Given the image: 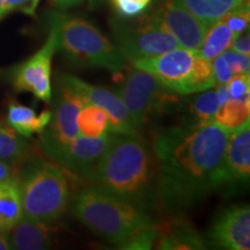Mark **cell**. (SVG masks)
I'll return each instance as SVG.
<instances>
[{"label":"cell","mask_w":250,"mask_h":250,"mask_svg":"<svg viewBox=\"0 0 250 250\" xmlns=\"http://www.w3.org/2000/svg\"><path fill=\"white\" fill-rule=\"evenodd\" d=\"M229 131L214 123L176 125L156 136V195L169 211L190 208L226 183L224 155Z\"/></svg>","instance_id":"6da1fadb"},{"label":"cell","mask_w":250,"mask_h":250,"mask_svg":"<svg viewBox=\"0 0 250 250\" xmlns=\"http://www.w3.org/2000/svg\"><path fill=\"white\" fill-rule=\"evenodd\" d=\"M92 182L105 192L145 210L158 197L151 153L138 134L111 133L110 144Z\"/></svg>","instance_id":"7a4b0ae2"},{"label":"cell","mask_w":250,"mask_h":250,"mask_svg":"<svg viewBox=\"0 0 250 250\" xmlns=\"http://www.w3.org/2000/svg\"><path fill=\"white\" fill-rule=\"evenodd\" d=\"M71 211L94 234L124 249L137 234L154 226L147 210L112 196L96 186L79 190Z\"/></svg>","instance_id":"3957f363"},{"label":"cell","mask_w":250,"mask_h":250,"mask_svg":"<svg viewBox=\"0 0 250 250\" xmlns=\"http://www.w3.org/2000/svg\"><path fill=\"white\" fill-rule=\"evenodd\" d=\"M19 187L23 217L30 220L55 223L70 204L67 171L55 161L30 156L20 165Z\"/></svg>","instance_id":"277c9868"},{"label":"cell","mask_w":250,"mask_h":250,"mask_svg":"<svg viewBox=\"0 0 250 250\" xmlns=\"http://www.w3.org/2000/svg\"><path fill=\"white\" fill-rule=\"evenodd\" d=\"M50 22L57 30L58 48L78 66L104 68L114 76L127 68L117 46L86 19L54 14Z\"/></svg>","instance_id":"5b68a950"},{"label":"cell","mask_w":250,"mask_h":250,"mask_svg":"<svg viewBox=\"0 0 250 250\" xmlns=\"http://www.w3.org/2000/svg\"><path fill=\"white\" fill-rule=\"evenodd\" d=\"M116 93L129 111L138 132L152 121L153 116L175 101L174 93L158 78L137 67L129 71Z\"/></svg>","instance_id":"8992f818"},{"label":"cell","mask_w":250,"mask_h":250,"mask_svg":"<svg viewBox=\"0 0 250 250\" xmlns=\"http://www.w3.org/2000/svg\"><path fill=\"white\" fill-rule=\"evenodd\" d=\"M111 29L115 45L127 62L153 57L181 46L169 31L156 23L149 15L140 19L136 24L114 20Z\"/></svg>","instance_id":"52a82bcc"},{"label":"cell","mask_w":250,"mask_h":250,"mask_svg":"<svg viewBox=\"0 0 250 250\" xmlns=\"http://www.w3.org/2000/svg\"><path fill=\"white\" fill-rule=\"evenodd\" d=\"M110 139L111 133L102 137L79 134L66 144L40 143V147L43 154L71 175L92 182Z\"/></svg>","instance_id":"ba28073f"},{"label":"cell","mask_w":250,"mask_h":250,"mask_svg":"<svg viewBox=\"0 0 250 250\" xmlns=\"http://www.w3.org/2000/svg\"><path fill=\"white\" fill-rule=\"evenodd\" d=\"M198 51L182 46L153 57L133 61V67L147 71L158 78L170 92L189 95L192 68Z\"/></svg>","instance_id":"9c48e42d"},{"label":"cell","mask_w":250,"mask_h":250,"mask_svg":"<svg viewBox=\"0 0 250 250\" xmlns=\"http://www.w3.org/2000/svg\"><path fill=\"white\" fill-rule=\"evenodd\" d=\"M58 49L56 27L50 22L45 43L36 54L23 62L13 72V85L18 92H30L44 102L51 100V62Z\"/></svg>","instance_id":"30bf717a"},{"label":"cell","mask_w":250,"mask_h":250,"mask_svg":"<svg viewBox=\"0 0 250 250\" xmlns=\"http://www.w3.org/2000/svg\"><path fill=\"white\" fill-rule=\"evenodd\" d=\"M57 81L76 93L85 104H94L107 112L110 133L138 134L131 121L129 111L116 90L94 86L71 74L61 76Z\"/></svg>","instance_id":"8fae6325"},{"label":"cell","mask_w":250,"mask_h":250,"mask_svg":"<svg viewBox=\"0 0 250 250\" xmlns=\"http://www.w3.org/2000/svg\"><path fill=\"white\" fill-rule=\"evenodd\" d=\"M149 17L169 31L182 48L193 51L201 48L210 27L184 7L180 0H160L154 13Z\"/></svg>","instance_id":"7c38bea8"},{"label":"cell","mask_w":250,"mask_h":250,"mask_svg":"<svg viewBox=\"0 0 250 250\" xmlns=\"http://www.w3.org/2000/svg\"><path fill=\"white\" fill-rule=\"evenodd\" d=\"M85 102L76 93L57 81L55 112L51 121L42 132L40 143L66 144L79 136L77 118Z\"/></svg>","instance_id":"4fadbf2b"},{"label":"cell","mask_w":250,"mask_h":250,"mask_svg":"<svg viewBox=\"0 0 250 250\" xmlns=\"http://www.w3.org/2000/svg\"><path fill=\"white\" fill-rule=\"evenodd\" d=\"M208 240L217 247L229 250L250 249V210L236 205L225 210L212 225Z\"/></svg>","instance_id":"5bb4252c"},{"label":"cell","mask_w":250,"mask_h":250,"mask_svg":"<svg viewBox=\"0 0 250 250\" xmlns=\"http://www.w3.org/2000/svg\"><path fill=\"white\" fill-rule=\"evenodd\" d=\"M226 183H248L250 176V122L230 131L224 155Z\"/></svg>","instance_id":"9a60e30c"},{"label":"cell","mask_w":250,"mask_h":250,"mask_svg":"<svg viewBox=\"0 0 250 250\" xmlns=\"http://www.w3.org/2000/svg\"><path fill=\"white\" fill-rule=\"evenodd\" d=\"M50 224L22 217L8 230L12 249L42 250L52 246Z\"/></svg>","instance_id":"2e32d148"},{"label":"cell","mask_w":250,"mask_h":250,"mask_svg":"<svg viewBox=\"0 0 250 250\" xmlns=\"http://www.w3.org/2000/svg\"><path fill=\"white\" fill-rule=\"evenodd\" d=\"M156 240L154 245L159 249L189 250L204 249V239L189 224L184 221H168L164 226H156Z\"/></svg>","instance_id":"e0dca14e"},{"label":"cell","mask_w":250,"mask_h":250,"mask_svg":"<svg viewBox=\"0 0 250 250\" xmlns=\"http://www.w3.org/2000/svg\"><path fill=\"white\" fill-rule=\"evenodd\" d=\"M52 111L46 109L37 115L34 109L11 101L7 107V123L13 129L28 138L34 133H42L51 121Z\"/></svg>","instance_id":"ac0fdd59"},{"label":"cell","mask_w":250,"mask_h":250,"mask_svg":"<svg viewBox=\"0 0 250 250\" xmlns=\"http://www.w3.org/2000/svg\"><path fill=\"white\" fill-rule=\"evenodd\" d=\"M33 153L30 144L23 136L18 133L8 123L0 120V160L9 164L21 165Z\"/></svg>","instance_id":"d6986e66"},{"label":"cell","mask_w":250,"mask_h":250,"mask_svg":"<svg viewBox=\"0 0 250 250\" xmlns=\"http://www.w3.org/2000/svg\"><path fill=\"white\" fill-rule=\"evenodd\" d=\"M22 217L19 181L0 182V230L8 232Z\"/></svg>","instance_id":"ffe728a7"},{"label":"cell","mask_w":250,"mask_h":250,"mask_svg":"<svg viewBox=\"0 0 250 250\" xmlns=\"http://www.w3.org/2000/svg\"><path fill=\"white\" fill-rule=\"evenodd\" d=\"M186 8L211 26L234 9L248 4V0H180Z\"/></svg>","instance_id":"44dd1931"},{"label":"cell","mask_w":250,"mask_h":250,"mask_svg":"<svg viewBox=\"0 0 250 250\" xmlns=\"http://www.w3.org/2000/svg\"><path fill=\"white\" fill-rule=\"evenodd\" d=\"M235 37L236 35L229 29L224 19H220L208 28L198 54L212 62L230 48Z\"/></svg>","instance_id":"7402d4cb"},{"label":"cell","mask_w":250,"mask_h":250,"mask_svg":"<svg viewBox=\"0 0 250 250\" xmlns=\"http://www.w3.org/2000/svg\"><path fill=\"white\" fill-rule=\"evenodd\" d=\"M250 98L232 99L229 98L215 112L212 122L225 127V129L234 131L241 127L243 124L250 121Z\"/></svg>","instance_id":"603a6c76"},{"label":"cell","mask_w":250,"mask_h":250,"mask_svg":"<svg viewBox=\"0 0 250 250\" xmlns=\"http://www.w3.org/2000/svg\"><path fill=\"white\" fill-rule=\"evenodd\" d=\"M79 133L86 137H102L109 132L107 112L94 104H83L77 118Z\"/></svg>","instance_id":"cb8c5ba5"},{"label":"cell","mask_w":250,"mask_h":250,"mask_svg":"<svg viewBox=\"0 0 250 250\" xmlns=\"http://www.w3.org/2000/svg\"><path fill=\"white\" fill-rule=\"evenodd\" d=\"M219 109L217 89L208 90L196 96L190 103V114L195 123H208L213 120Z\"/></svg>","instance_id":"d4e9b609"},{"label":"cell","mask_w":250,"mask_h":250,"mask_svg":"<svg viewBox=\"0 0 250 250\" xmlns=\"http://www.w3.org/2000/svg\"><path fill=\"white\" fill-rule=\"evenodd\" d=\"M214 86L215 81L213 70H212V62L197 54L195 65L192 68L191 80H190V94L204 92Z\"/></svg>","instance_id":"484cf974"},{"label":"cell","mask_w":250,"mask_h":250,"mask_svg":"<svg viewBox=\"0 0 250 250\" xmlns=\"http://www.w3.org/2000/svg\"><path fill=\"white\" fill-rule=\"evenodd\" d=\"M115 12L124 19L139 17L147 11L153 0H110Z\"/></svg>","instance_id":"4316f807"},{"label":"cell","mask_w":250,"mask_h":250,"mask_svg":"<svg viewBox=\"0 0 250 250\" xmlns=\"http://www.w3.org/2000/svg\"><path fill=\"white\" fill-rule=\"evenodd\" d=\"M229 29L233 31L235 35H240V34L245 33L249 27L250 21V12H249V5L246 4L241 6V7L234 9L225 15L223 18Z\"/></svg>","instance_id":"83f0119b"},{"label":"cell","mask_w":250,"mask_h":250,"mask_svg":"<svg viewBox=\"0 0 250 250\" xmlns=\"http://www.w3.org/2000/svg\"><path fill=\"white\" fill-rule=\"evenodd\" d=\"M221 55H223V57L225 58V61H226L227 65L229 66L234 76H237V74H249V56L239 54V52L233 51V50H226Z\"/></svg>","instance_id":"f1b7e54d"},{"label":"cell","mask_w":250,"mask_h":250,"mask_svg":"<svg viewBox=\"0 0 250 250\" xmlns=\"http://www.w3.org/2000/svg\"><path fill=\"white\" fill-rule=\"evenodd\" d=\"M228 93L232 99H241L249 96L250 79L249 74H237L226 83Z\"/></svg>","instance_id":"f546056e"},{"label":"cell","mask_w":250,"mask_h":250,"mask_svg":"<svg viewBox=\"0 0 250 250\" xmlns=\"http://www.w3.org/2000/svg\"><path fill=\"white\" fill-rule=\"evenodd\" d=\"M212 70H213L215 86L226 85L228 81L234 77L223 55L218 56L212 61Z\"/></svg>","instance_id":"4dcf8cb0"},{"label":"cell","mask_w":250,"mask_h":250,"mask_svg":"<svg viewBox=\"0 0 250 250\" xmlns=\"http://www.w3.org/2000/svg\"><path fill=\"white\" fill-rule=\"evenodd\" d=\"M6 12L22 11L24 13L34 14L39 4V0H4Z\"/></svg>","instance_id":"1f68e13d"},{"label":"cell","mask_w":250,"mask_h":250,"mask_svg":"<svg viewBox=\"0 0 250 250\" xmlns=\"http://www.w3.org/2000/svg\"><path fill=\"white\" fill-rule=\"evenodd\" d=\"M19 176H20V165L0 160V182L19 181Z\"/></svg>","instance_id":"d6a6232c"},{"label":"cell","mask_w":250,"mask_h":250,"mask_svg":"<svg viewBox=\"0 0 250 250\" xmlns=\"http://www.w3.org/2000/svg\"><path fill=\"white\" fill-rule=\"evenodd\" d=\"M230 50L233 51L239 52V54L242 55H250V36L248 31H245V33L237 35L235 39H234L232 45H230Z\"/></svg>","instance_id":"836d02e7"},{"label":"cell","mask_w":250,"mask_h":250,"mask_svg":"<svg viewBox=\"0 0 250 250\" xmlns=\"http://www.w3.org/2000/svg\"><path fill=\"white\" fill-rule=\"evenodd\" d=\"M55 5H57L59 8H70L74 7V6L80 5L83 0H51Z\"/></svg>","instance_id":"e575fe53"},{"label":"cell","mask_w":250,"mask_h":250,"mask_svg":"<svg viewBox=\"0 0 250 250\" xmlns=\"http://www.w3.org/2000/svg\"><path fill=\"white\" fill-rule=\"evenodd\" d=\"M8 249H12L8 232L0 230V250H8Z\"/></svg>","instance_id":"d590c367"},{"label":"cell","mask_w":250,"mask_h":250,"mask_svg":"<svg viewBox=\"0 0 250 250\" xmlns=\"http://www.w3.org/2000/svg\"><path fill=\"white\" fill-rule=\"evenodd\" d=\"M6 14H7V12H6V8H5V1L4 0H0V19Z\"/></svg>","instance_id":"8d00e7d4"},{"label":"cell","mask_w":250,"mask_h":250,"mask_svg":"<svg viewBox=\"0 0 250 250\" xmlns=\"http://www.w3.org/2000/svg\"><path fill=\"white\" fill-rule=\"evenodd\" d=\"M88 1H89L90 6H93V7H94V6H98L99 2L101 1V0H88Z\"/></svg>","instance_id":"74e56055"}]
</instances>
